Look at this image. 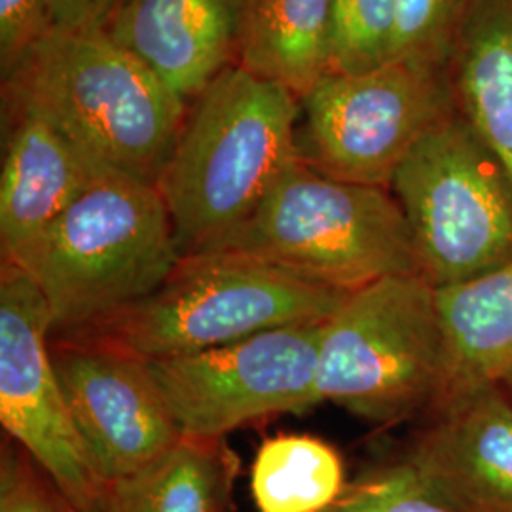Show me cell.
Here are the masks:
<instances>
[{"label": "cell", "instance_id": "484cf974", "mask_svg": "<svg viewBox=\"0 0 512 512\" xmlns=\"http://www.w3.org/2000/svg\"><path fill=\"white\" fill-rule=\"evenodd\" d=\"M497 384L501 385V389L505 391L507 399H509L512 404V368L511 370H507V372L501 376V380H499Z\"/></svg>", "mask_w": 512, "mask_h": 512}, {"label": "cell", "instance_id": "8992f818", "mask_svg": "<svg viewBox=\"0 0 512 512\" xmlns=\"http://www.w3.org/2000/svg\"><path fill=\"white\" fill-rule=\"evenodd\" d=\"M450 366L437 289L420 274L391 275L349 293L323 325L317 387L376 425L429 414Z\"/></svg>", "mask_w": 512, "mask_h": 512}, {"label": "cell", "instance_id": "ffe728a7", "mask_svg": "<svg viewBox=\"0 0 512 512\" xmlns=\"http://www.w3.org/2000/svg\"><path fill=\"white\" fill-rule=\"evenodd\" d=\"M399 0H334L330 73H365L391 57Z\"/></svg>", "mask_w": 512, "mask_h": 512}, {"label": "cell", "instance_id": "7c38bea8", "mask_svg": "<svg viewBox=\"0 0 512 512\" xmlns=\"http://www.w3.org/2000/svg\"><path fill=\"white\" fill-rule=\"evenodd\" d=\"M403 461L454 512H512V404L501 385L446 397Z\"/></svg>", "mask_w": 512, "mask_h": 512}, {"label": "cell", "instance_id": "ba28073f", "mask_svg": "<svg viewBox=\"0 0 512 512\" xmlns=\"http://www.w3.org/2000/svg\"><path fill=\"white\" fill-rule=\"evenodd\" d=\"M452 88L446 67L414 61L325 74L300 101L298 154L334 179L389 188L408 152L458 110Z\"/></svg>", "mask_w": 512, "mask_h": 512}, {"label": "cell", "instance_id": "277c9868", "mask_svg": "<svg viewBox=\"0 0 512 512\" xmlns=\"http://www.w3.org/2000/svg\"><path fill=\"white\" fill-rule=\"evenodd\" d=\"M205 251L253 256L338 293L391 275H421L408 222L389 188L334 179L302 158L249 219Z\"/></svg>", "mask_w": 512, "mask_h": 512}, {"label": "cell", "instance_id": "ac0fdd59", "mask_svg": "<svg viewBox=\"0 0 512 512\" xmlns=\"http://www.w3.org/2000/svg\"><path fill=\"white\" fill-rule=\"evenodd\" d=\"M238 471L224 439L183 437L139 473L107 484L95 512H232Z\"/></svg>", "mask_w": 512, "mask_h": 512}, {"label": "cell", "instance_id": "d4e9b609", "mask_svg": "<svg viewBox=\"0 0 512 512\" xmlns=\"http://www.w3.org/2000/svg\"><path fill=\"white\" fill-rule=\"evenodd\" d=\"M128 0H52L54 29L107 31L110 21Z\"/></svg>", "mask_w": 512, "mask_h": 512}, {"label": "cell", "instance_id": "44dd1931", "mask_svg": "<svg viewBox=\"0 0 512 512\" xmlns=\"http://www.w3.org/2000/svg\"><path fill=\"white\" fill-rule=\"evenodd\" d=\"M471 0H399L389 61L446 67Z\"/></svg>", "mask_w": 512, "mask_h": 512}, {"label": "cell", "instance_id": "2e32d148", "mask_svg": "<svg viewBox=\"0 0 512 512\" xmlns=\"http://www.w3.org/2000/svg\"><path fill=\"white\" fill-rule=\"evenodd\" d=\"M334 0H243L238 67L300 101L330 73Z\"/></svg>", "mask_w": 512, "mask_h": 512}, {"label": "cell", "instance_id": "e0dca14e", "mask_svg": "<svg viewBox=\"0 0 512 512\" xmlns=\"http://www.w3.org/2000/svg\"><path fill=\"white\" fill-rule=\"evenodd\" d=\"M437 304L450 366L444 399L497 384L512 368V260L488 274L440 287Z\"/></svg>", "mask_w": 512, "mask_h": 512}, {"label": "cell", "instance_id": "30bf717a", "mask_svg": "<svg viewBox=\"0 0 512 512\" xmlns=\"http://www.w3.org/2000/svg\"><path fill=\"white\" fill-rule=\"evenodd\" d=\"M52 313L33 277L0 262V423L74 512H95L107 484L78 437L52 363Z\"/></svg>", "mask_w": 512, "mask_h": 512}, {"label": "cell", "instance_id": "5bb4252c", "mask_svg": "<svg viewBox=\"0 0 512 512\" xmlns=\"http://www.w3.org/2000/svg\"><path fill=\"white\" fill-rule=\"evenodd\" d=\"M241 8L243 0H128L107 33L190 107L238 65Z\"/></svg>", "mask_w": 512, "mask_h": 512}, {"label": "cell", "instance_id": "8fae6325", "mask_svg": "<svg viewBox=\"0 0 512 512\" xmlns=\"http://www.w3.org/2000/svg\"><path fill=\"white\" fill-rule=\"evenodd\" d=\"M50 351L78 437L105 484L139 473L183 439L147 361L76 336H52Z\"/></svg>", "mask_w": 512, "mask_h": 512}, {"label": "cell", "instance_id": "cb8c5ba5", "mask_svg": "<svg viewBox=\"0 0 512 512\" xmlns=\"http://www.w3.org/2000/svg\"><path fill=\"white\" fill-rule=\"evenodd\" d=\"M52 31V0H0L2 78L12 74L29 50Z\"/></svg>", "mask_w": 512, "mask_h": 512}, {"label": "cell", "instance_id": "3957f363", "mask_svg": "<svg viewBox=\"0 0 512 512\" xmlns=\"http://www.w3.org/2000/svg\"><path fill=\"white\" fill-rule=\"evenodd\" d=\"M183 258L156 184L109 173L16 264L52 313V336L95 327L154 293Z\"/></svg>", "mask_w": 512, "mask_h": 512}, {"label": "cell", "instance_id": "7a4b0ae2", "mask_svg": "<svg viewBox=\"0 0 512 512\" xmlns=\"http://www.w3.org/2000/svg\"><path fill=\"white\" fill-rule=\"evenodd\" d=\"M300 99L238 65L188 107L158 183L181 255L209 249L253 215L300 158Z\"/></svg>", "mask_w": 512, "mask_h": 512}, {"label": "cell", "instance_id": "9a60e30c", "mask_svg": "<svg viewBox=\"0 0 512 512\" xmlns=\"http://www.w3.org/2000/svg\"><path fill=\"white\" fill-rule=\"evenodd\" d=\"M450 59L461 114L512 181V0H471Z\"/></svg>", "mask_w": 512, "mask_h": 512}, {"label": "cell", "instance_id": "9c48e42d", "mask_svg": "<svg viewBox=\"0 0 512 512\" xmlns=\"http://www.w3.org/2000/svg\"><path fill=\"white\" fill-rule=\"evenodd\" d=\"M325 321L264 330L219 348L148 361L181 435L224 439L247 423L300 414L321 403L317 365Z\"/></svg>", "mask_w": 512, "mask_h": 512}, {"label": "cell", "instance_id": "6da1fadb", "mask_svg": "<svg viewBox=\"0 0 512 512\" xmlns=\"http://www.w3.org/2000/svg\"><path fill=\"white\" fill-rule=\"evenodd\" d=\"M2 101L42 112L99 169L156 186L188 114L107 31L54 29L2 78Z\"/></svg>", "mask_w": 512, "mask_h": 512}, {"label": "cell", "instance_id": "d6986e66", "mask_svg": "<svg viewBox=\"0 0 512 512\" xmlns=\"http://www.w3.org/2000/svg\"><path fill=\"white\" fill-rule=\"evenodd\" d=\"M344 459L313 435L264 440L251 469L258 512H325L346 492Z\"/></svg>", "mask_w": 512, "mask_h": 512}, {"label": "cell", "instance_id": "603a6c76", "mask_svg": "<svg viewBox=\"0 0 512 512\" xmlns=\"http://www.w3.org/2000/svg\"><path fill=\"white\" fill-rule=\"evenodd\" d=\"M0 512H74L69 501L16 442L2 446Z\"/></svg>", "mask_w": 512, "mask_h": 512}, {"label": "cell", "instance_id": "52a82bcc", "mask_svg": "<svg viewBox=\"0 0 512 512\" xmlns=\"http://www.w3.org/2000/svg\"><path fill=\"white\" fill-rule=\"evenodd\" d=\"M389 188L435 289L511 262V177L459 110L408 152Z\"/></svg>", "mask_w": 512, "mask_h": 512}, {"label": "cell", "instance_id": "5b68a950", "mask_svg": "<svg viewBox=\"0 0 512 512\" xmlns=\"http://www.w3.org/2000/svg\"><path fill=\"white\" fill-rule=\"evenodd\" d=\"M349 293L304 281L253 256L203 251L128 310L74 334L143 361L192 355L264 330L329 319Z\"/></svg>", "mask_w": 512, "mask_h": 512}, {"label": "cell", "instance_id": "4fadbf2b", "mask_svg": "<svg viewBox=\"0 0 512 512\" xmlns=\"http://www.w3.org/2000/svg\"><path fill=\"white\" fill-rule=\"evenodd\" d=\"M2 105L0 251L2 262L19 264L71 203L109 173L42 112L10 101Z\"/></svg>", "mask_w": 512, "mask_h": 512}, {"label": "cell", "instance_id": "7402d4cb", "mask_svg": "<svg viewBox=\"0 0 512 512\" xmlns=\"http://www.w3.org/2000/svg\"><path fill=\"white\" fill-rule=\"evenodd\" d=\"M325 512L454 511L431 494L404 461H399L349 482L346 492Z\"/></svg>", "mask_w": 512, "mask_h": 512}]
</instances>
